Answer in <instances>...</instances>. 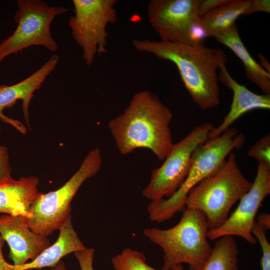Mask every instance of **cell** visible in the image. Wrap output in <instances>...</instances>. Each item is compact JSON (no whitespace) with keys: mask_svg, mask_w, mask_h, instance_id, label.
Wrapping results in <instances>:
<instances>
[{"mask_svg":"<svg viewBox=\"0 0 270 270\" xmlns=\"http://www.w3.org/2000/svg\"><path fill=\"white\" fill-rule=\"evenodd\" d=\"M270 194V166L258 162L256 175L250 188L240 198L237 208L226 222L220 227L208 230V240L237 236L250 244H256L257 240L252 233V227L258 210Z\"/></svg>","mask_w":270,"mask_h":270,"instance_id":"8fae6325","label":"cell"},{"mask_svg":"<svg viewBox=\"0 0 270 270\" xmlns=\"http://www.w3.org/2000/svg\"><path fill=\"white\" fill-rule=\"evenodd\" d=\"M14 16L16 27L0 43V63L8 56L32 46H42L52 52L58 50L50 26L58 16L66 12L62 6H52L42 0H18Z\"/></svg>","mask_w":270,"mask_h":270,"instance_id":"52a82bcc","label":"cell"},{"mask_svg":"<svg viewBox=\"0 0 270 270\" xmlns=\"http://www.w3.org/2000/svg\"><path fill=\"white\" fill-rule=\"evenodd\" d=\"M250 2V0H228L199 18L198 30H200L202 37H213L236 24L240 16L246 14Z\"/></svg>","mask_w":270,"mask_h":270,"instance_id":"ac0fdd59","label":"cell"},{"mask_svg":"<svg viewBox=\"0 0 270 270\" xmlns=\"http://www.w3.org/2000/svg\"><path fill=\"white\" fill-rule=\"evenodd\" d=\"M5 241L0 234V270H15L14 266L8 262L4 258L2 247Z\"/></svg>","mask_w":270,"mask_h":270,"instance_id":"4316f807","label":"cell"},{"mask_svg":"<svg viewBox=\"0 0 270 270\" xmlns=\"http://www.w3.org/2000/svg\"><path fill=\"white\" fill-rule=\"evenodd\" d=\"M238 244L232 236L218 238L200 270H238Z\"/></svg>","mask_w":270,"mask_h":270,"instance_id":"d6986e66","label":"cell"},{"mask_svg":"<svg viewBox=\"0 0 270 270\" xmlns=\"http://www.w3.org/2000/svg\"><path fill=\"white\" fill-rule=\"evenodd\" d=\"M256 222L264 231L266 232L270 228V215L269 214L262 212L258 216Z\"/></svg>","mask_w":270,"mask_h":270,"instance_id":"83f0119b","label":"cell"},{"mask_svg":"<svg viewBox=\"0 0 270 270\" xmlns=\"http://www.w3.org/2000/svg\"><path fill=\"white\" fill-rule=\"evenodd\" d=\"M12 171L8 148L5 146H0V182L11 178Z\"/></svg>","mask_w":270,"mask_h":270,"instance_id":"603a6c76","label":"cell"},{"mask_svg":"<svg viewBox=\"0 0 270 270\" xmlns=\"http://www.w3.org/2000/svg\"><path fill=\"white\" fill-rule=\"evenodd\" d=\"M58 62V56L52 55L32 75L11 86H0V118L6 124L14 127L23 134L26 133V126L18 120L5 116L3 110L14 106L18 100L22 101L24 118L30 128L28 108L36 90L40 88L48 75L55 69Z\"/></svg>","mask_w":270,"mask_h":270,"instance_id":"4fadbf2b","label":"cell"},{"mask_svg":"<svg viewBox=\"0 0 270 270\" xmlns=\"http://www.w3.org/2000/svg\"><path fill=\"white\" fill-rule=\"evenodd\" d=\"M102 162L98 148L90 151L79 168L62 186L46 194L40 193L33 204L29 218H25L33 232L48 237L58 230L71 212V202L77 191L87 179L100 170Z\"/></svg>","mask_w":270,"mask_h":270,"instance_id":"8992f818","label":"cell"},{"mask_svg":"<svg viewBox=\"0 0 270 270\" xmlns=\"http://www.w3.org/2000/svg\"><path fill=\"white\" fill-rule=\"evenodd\" d=\"M258 56L260 60V62L261 64H260V65L265 70L270 72V66L268 60L266 59L264 56L260 54H258Z\"/></svg>","mask_w":270,"mask_h":270,"instance_id":"f1b7e54d","label":"cell"},{"mask_svg":"<svg viewBox=\"0 0 270 270\" xmlns=\"http://www.w3.org/2000/svg\"><path fill=\"white\" fill-rule=\"evenodd\" d=\"M228 0H200L197 7V14L200 18Z\"/></svg>","mask_w":270,"mask_h":270,"instance_id":"d4e9b609","label":"cell"},{"mask_svg":"<svg viewBox=\"0 0 270 270\" xmlns=\"http://www.w3.org/2000/svg\"><path fill=\"white\" fill-rule=\"evenodd\" d=\"M58 230L60 234L54 244L33 260L20 266H14L15 270H30L52 268L67 254L86 248L73 227L71 214L68 215Z\"/></svg>","mask_w":270,"mask_h":270,"instance_id":"2e32d148","label":"cell"},{"mask_svg":"<svg viewBox=\"0 0 270 270\" xmlns=\"http://www.w3.org/2000/svg\"><path fill=\"white\" fill-rule=\"evenodd\" d=\"M214 126L204 122L196 126L184 138L171 146L164 161L152 171L150 181L142 190V195L157 200L172 196L184 182L190 169V160L194 149L210 139Z\"/></svg>","mask_w":270,"mask_h":270,"instance_id":"ba28073f","label":"cell"},{"mask_svg":"<svg viewBox=\"0 0 270 270\" xmlns=\"http://www.w3.org/2000/svg\"><path fill=\"white\" fill-rule=\"evenodd\" d=\"M200 0H151L148 6L150 26L162 41L188 44L204 42L196 34Z\"/></svg>","mask_w":270,"mask_h":270,"instance_id":"30bf717a","label":"cell"},{"mask_svg":"<svg viewBox=\"0 0 270 270\" xmlns=\"http://www.w3.org/2000/svg\"><path fill=\"white\" fill-rule=\"evenodd\" d=\"M132 43L139 52L173 62L190 97L202 110L219 104L218 71L221 62L226 59L222 50L206 47L204 42L188 44L134 39Z\"/></svg>","mask_w":270,"mask_h":270,"instance_id":"6da1fadb","label":"cell"},{"mask_svg":"<svg viewBox=\"0 0 270 270\" xmlns=\"http://www.w3.org/2000/svg\"><path fill=\"white\" fill-rule=\"evenodd\" d=\"M249 156L270 166V135L266 134L259 138L249 149Z\"/></svg>","mask_w":270,"mask_h":270,"instance_id":"44dd1931","label":"cell"},{"mask_svg":"<svg viewBox=\"0 0 270 270\" xmlns=\"http://www.w3.org/2000/svg\"><path fill=\"white\" fill-rule=\"evenodd\" d=\"M51 270H67V268L64 262L61 260L56 266L52 268Z\"/></svg>","mask_w":270,"mask_h":270,"instance_id":"f546056e","label":"cell"},{"mask_svg":"<svg viewBox=\"0 0 270 270\" xmlns=\"http://www.w3.org/2000/svg\"><path fill=\"white\" fill-rule=\"evenodd\" d=\"M252 233L256 240H258L262 251L260 261L262 270H270V244L266 237V231L255 220L252 227Z\"/></svg>","mask_w":270,"mask_h":270,"instance_id":"7402d4cb","label":"cell"},{"mask_svg":"<svg viewBox=\"0 0 270 270\" xmlns=\"http://www.w3.org/2000/svg\"><path fill=\"white\" fill-rule=\"evenodd\" d=\"M260 12L266 13L270 12V0H250L246 14H250Z\"/></svg>","mask_w":270,"mask_h":270,"instance_id":"484cf974","label":"cell"},{"mask_svg":"<svg viewBox=\"0 0 270 270\" xmlns=\"http://www.w3.org/2000/svg\"><path fill=\"white\" fill-rule=\"evenodd\" d=\"M182 212L180 222L170 228H151L143 231L146 237L162 250L161 270H171L182 263L188 264L190 270H200L211 253L205 214L192 208Z\"/></svg>","mask_w":270,"mask_h":270,"instance_id":"3957f363","label":"cell"},{"mask_svg":"<svg viewBox=\"0 0 270 270\" xmlns=\"http://www.w3.org/2000/svg\"><path fill=\"white\" fill-rule=\"evenodd\" d=\"M112 264L114 270H157L146 263L142 252L128 248L112 257Z\"/></svg>","mask_w":270,"mask_h":270,"instance_id":"ffe728a7","label":"cell"},{"mask_svg":"<svg viewBox=\"0 0 270 270\" xmlns=\"http://www.w3.org/2000/svg\"><path fill=\"white\" fill-rule=\"evenodd\" d=\"M212 174L193 187L188 194L186 206L202 212L208 230L220 227L228 218L232 206L250 188L242 174L234 153H230Z\"/></svg>","mask_w":270,"mask_h":270,"instance_id":"5b68a950","label":"cell"},{"mask_svg":"<svg viewBox=\"0 0 270 270\" xmlns=\"http://www.w3.org/2000/svg\"><path fill=\"white\" fill-rule=\"evenodd\" d=\"M116 0H73L74 14L68 25L76 44L82 48V58L89 66L96 54L106 52V30L108 24L118 20L114 6Z\"/></svg>","mask_w":270,"mask_h":270,"instance_id":"9c48e42d","label":"cell"},{"mask_svg":"<svg viewBox=\"0 0 270 270\" xmlns=\"http://www.w3.org/2000/svg\"><path fill=\"white\" fill-rule=\"evenodd\" d=\"M172 118L171 110L158 96L145 90L134 94L124 112L109 122L108 128L120 154L146 148L162 160L173 144Z\"/></svg>","mask_w":270,"mask_h":270,"instance_id":"7a4b0ae2","label":"cell"},{"mask_svg":"<svg viewBox=\"0 0 270 270\" xmlns=\"http://www.w3.org/2000/svg\"><path fill=\"white\" fill-rule=\"evenodd\" d=\"M213 37L230 49L240 60L248 79L258 86L264 94H270V73L251 56L240 38L236 24Z\"/></svg>","mask_w":270,"mask_h":270,"instance_id":"e0dca14e","label":"cell"},{"mask_svg":"<svg viewBox=\"0 0 270 270\" xmlns=\"http://www.w3.org/2000/svg\"><path fill=\"white\" fill-rule=\"evenodd\" d=\"M226 62L225 59L220 63L218 78L224 85L232 91V100L229 112L222 122L210 132V139L220 135L245 113L256 109L270 108V94H256L238 82L228 71Z\"/></svg>","mask_w":270,"mask_h":270,"instance_id":"5bb4252c","label":"cell"},{"mask_svg":"<svg viewBox=\"0 0 270 270\" xmlns=\"http://www.w3.org/2000/svg\"><path fill=\"white\" fill-rule=\"evenodd\" d=\"M39 178L36 176L12 178L0 182V214L28 218L40 194Z\"/></svg>","mask_w":270,"mask_h":270,"instance_id":"9a60e30c","label":"cell"},{"mask_svg":"<svg viewBox=\"0 0 270 270\" xmlns=\"http://www.w3.org/2000/svg\"><path fill=\"white\" fill-rule=\"evenodd\" d=\"M242 133L230 127L219 136L208 139L194 150L188 174L178 190L168 199L152 200L147 210L150 219L158 223L172 218L186 208L190 190L202 180L214 172L232 150H239L244 144Z\"/></svg>","mask_w":270,"mask_h":270,"instance_id":"277c9868","label":"cell"},{"mask_svg":"<svg viewBox=\"0 0 270 270\" xmlns=\"http://www.w3.org/2000/svg\"><path fill=\"white\" fill-rule=\"evenodd\" d=\"M0 234L8 245V258L15 266L33 260L51 245L47 237L31 230L22 216L0 215Z\"/></svg>","mask_w":270,"mask_h":270,"instance_id":"7c38bea8","label":"cell"},{"mask_svg":"<svg viewBox=\"0 0 270 270\" xmlns=\"http://www.w3.org/2000/svg\"><path fill=\"white\" fill-rule=\"evenodd\" d=\"M94 250L93 248H86L74 253L77 260L80 270H94L93 261Z\"/></svg>","mask_w":270,"mask_h":270,"instance_id":"cb8c5ba5","label":"cell"},{"mask_svg":"<svg viewBox=\"0 0 270 270\" xmlns=\"http://www.w3.org/2000/svg\"><path fill=\"white\" fill-rule=\"evenodd\" d=\"M183 270V267H182V264H180L171 270Z\"/></svg>","mask_w":270,"mask_h":270,"instance_id":"4dcf8cb0","label":"cell"}]
</instances>
